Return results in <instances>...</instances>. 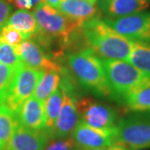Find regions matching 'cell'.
<instances>
[{"mask_svg": "<svg viewBox=\"0 0 150 150\" xmlns=\"http://www.w3.org/2000/svg\"><path fill=\"white\" fill-rule=\"evenodd\" d=\"M80 30L87 47L102 59L128 61L134 42L115 32L102 18L87 21Z\"/></svg>", "mask_w": 150, "mask_h": 150, "instance_id": "6da1fadb", "label": "cell"}, {"mask_svg": "<svg viewBox=\"0 0 150 150\" xmlns=\"http://www.w3.org/2000/svg\"><path fill=\"white\" fill-rule=\"evenodd\" d=\"M64 59L65 67L83 89L99 98H111L100 59L97 58L92 49L86 48L77 52L67 53L62 60Z\"/></svg>", "mask_w": 150, "mask_h": 150, "instance_id": "7a4b0ae2", "label": "cell"}, {"mask_svg": "<svg viewBox=\"0 0 150 150\" xmlns=\"http://www.w3.org/2000/svg\"><path fill=\"white\" fill-rule=\"evenodd\" d=\"M107 79L111 98L124 103L134 91L150 82V74L128 61L100 59Z\"/></svg>", "mask_w": 150, "mask_h": 150, "instance_id": "3957f363", "label": "cell"}, {"mask_svg": "<svg viewBox=\"0 0 150 150\" xmlns=\"http://www.w3.org/2000/svg\"><path fill=\"white\" fill-rule=\"evenodd\" d=\"M116 141L132 150L150 149V112H134L118 120Z\"/></svg>", "mask_w": 150, "mask_h": 150, "instance_id": "277c9868", "label": "cell"}, {"mask_svg": "<svg viewBox=\"0 0 150 150\" xmlns=\"http://www.w3.org/2000/svg\"><path fill=\"white\" fill-rule=\"evenodd\" d=\"M43 74L42 71L33 69L21 63L14 70L6 98V105L16 112L22 103L33 94Z\"/></svg>", "mask_w": 150, "mask_h": 150, "instance_id": "5b68a950", "label": "cell"}, {"mask_svg": "<svg viewBox=\"0 0 150 150\" xmlns=\"http://www.w3.org/2000/svg\"><path fill=\"white\" fill-rule=\"evenodd\" d=\"M79 119L86 124L101 130L117 129L118 113L111 106L99 103L89 97L81 96L76 100Z\"/></svg>", "mask_w": 150, "mask_h": 150, "instance_id": "8992f818", "label": "cell"}, {"mask_svg": "<svg viewBox=\"0 0 150 150\" xmlns=\"http://www.w3.org/2000/svg\"><path fill=\"white\" fill-rule=\"evenodd\" d=\"M103 21L112 29L128 39L150 45V13L139 12L127 16L110 18Z\"/></svg>", "mask_w": 150, "mask_h": 150, "instance_id": "52a82bcc", "label": "cell"}, {"mask_svg": "<svg viewBox=\"0 0 150 150\" xmlns=\"http://www.w3.org/2000/svg\"><path fill=\"white\" fill-rule=\"evenodd\" d=\"M13 48L23 65L43 73L48 71L61 72L62 65L51 59L34 39L24 40Z\"/></svg>", "mask_w": 150, "mask_h": 150, "instance_id": "ba28073f", "label": "cell"}, {"mask_svg": "<svg viewBox=\"0 0 150 150\" xmlns=\"http://www.w3.org/2000/svg\"><path fill=\"white\" fill-rule=\"evenodd\" d=\"M117 129L107 131L95 129L86 124L79 119L73 132V139L76 146L89 150H98L108 149L115 144Z\"/></svg>", "mask_w": 150, "mask_h": 150, "instance_id": "9c48e42d", "label": "cell"}, {"mask_svg": "<svg viewBox=\"0 0 150 150\" xmlns=\"http://www.w3.org/2000/svg\"><path fill=\"white\" fill-rule=\"evenodd\" d=\"M63 94L64 99L60 112L53 129L48 132L51 139L69 137L79 121V115L76 107L77 98L64 92H63Z\"/></svg>", "mask_w": 150, "mask_h": 150, "instance_id": "30bf717a", "label": "cell"}, {"mask_svg": "<svg viewBox=\"0 0 150 150\" xmlns=\"http://www.w3.org/2000/svg\"><path fill=\"white\" fill-rule=\"evenodd\" d=\"M48 140L46 129H29L19 124L12 134L5 150H44Z\"/></svg>", "mask_w": 150, "mask_h": 150, "instance_id": "8fae6325", "label": "cell"}, {"mask_svg": "<svg viewBox=\"0 0 150 150\" xmlns=\"http://www.w3.org/2000/svg\"><path fill=\"white\" fill-rule=\"evenodd\" d=\"M57 9L81 27L95 18H102L97 2L88 0H60Z\"/></svg>", "mask_w": 150, "mask_h": 150, "instance_id": "7c38bea8", "label": "cell"}, {"mask_svg": "<svg viewBox=\"0 0 150 150\" xmlns=\"http://www.w3.org/2000/svg\"><path fill=\"white\" fill-rule=\"evenodd\" d=\"M16 116L20 125L29 129H45L46 117L44 103L30 97L18 108Z\"/></svg>", "mask_w": 150, "mask_h": 150, "instance_id": "4fadbf2b", "label": "cell"}, {"mask_svg": "<svg viewBox=\"0 0 150 150\" xmlns=\"http://www.w3.org/2000/svg\"><path fill=\"white\" fill-rule=\"evenodd\" d=\"M97 4L102 14L110 18L143 12L149 7L148 0H98Z\"/></svg>", "mask_w": 150, "mask_h": 150, "instance_id": "5bb4252c", "label": "cell"}, {"mask_svg": "<svg viewBox=\"0 0 150 150\" xmlns=\"http://www.w3.org/2000/svg\"><path fill=\"white\" fill-rule=\"evenodd\" d=\"M6 24L18 30L23 34L24 40L33 38L38 30L37 22L33 13L25 9H19L11 14Z\"/></svg>", "mask_w": 150, "mask_h": 150, "instance_id": "9a60e30c", "label": "cell"}, {"mask_svg": "<svg viewBox=\"0 0 150 150\" xmlns=\"http://www.w3.org/2000/svg\"><path fill=\"white\" fill-rule=\"evenodd\" d=\"M18 125L15 112L6 104L0 105V150H5L12 134Z\"/></svg>", "mask_w": 150, "mask_h": 150, "instance_id": "2e32d148", "label": "cell"}, {"mask_svg": "<svg viewBox=\"0 0 150 150\" xmlns=\"http://www.w3.org/2000/svg\"><path fill=\"white\" fill-rule=\"evenodd\" d=\"M60 79L61 78L59 72H45L35 88L33 97L42 102H45L48 97L59 88Z\"/></svg>", "mask_w": 150, "mask_h": 150, "instance_id": "e0dca14e", "label": "cell"}, {"mask_svg": "<svg viewBox=\"0 0 150 150\" xmlns=\"http://www.w3.org/2000/svg\"><path fill=\"white\" fill-rule=\"evenodd\" d=\"M123 104L133 112H150V82L132 93Z\"/></svg>", "mask_w": 150, "mask_h": 150, "instance_id": "ac0fdd59", "label": "cell"}, {"mask_svg": "<svg viewBox=\"0 0 150 150\" xmlns=\"http://www.w3.org/2000/svg\"><path fill=\"white\" fill-rule=\"evenodd\" d=\"M63 99H64L63 92L59 88L44 102L45 117H46L45 129L47 132L50 131L54 127L62 108Z\"/></svg>", "mask_w": 150, "mask_h": 150, "instance_id": "d6986e66", "label": "cell"}, {"mask_svg": "<svg viewBox=\"0 0 150 150\" xmlns=\"http://www.w3.org/2000/svg\"><path fill=\"white\" fill-rule=\"evenodd\" d=\"M14 69L0 64V105L5 104L6 98L14 74Z\"/></svg>", "mask_w": 150, "mask_h": 150, "instance_id": "ffe728a7", "label": "cell"}, {"mask_svg": "<svg viewBox=\"0 0 150 150\" xmlns=\"http://www.w3.org/2000/svg\"><path fill=\"white\" fill-rule=\"evenodd\" d=\"M0 64L14 69L21 64L20 59L15 53L13 46L0 42Z\"/></svg>", "mask_w": 150, "mask_h": 150, "instance_id": "44dd1931", "label": "cell"}, {"mask_svg": "<svg viewBox=\"0 0 150 150\" xmlns=\"http://www.w3.org/2000/svg\"><path fill=\"white\" fill-rule=\"evenodd\" d=\"M24 41L23 36L16 28L10 25L5 24L0 30V42L9 44L11 46H17Z\"/></svg>", "mask_w": 150, "mask_h": 150, "instance_id": "7402d4cb", "label": "cell"}, {"mask_svg": "<svg viewBox=\"0 0 150 150\" xmlns=\"http://www.w3.org/2000/svg\"><path fill=\"white\" fill-rule=\"evenodd\" d=\"M76 147L74 140L72 137L52 139L44 150H74Z\"/></svg>", "mask_w": 150, "mask_h": 150, "instance_id": "603a6c76", "label": "cell"}, {"mask_svg": "<svg viewBox=\"0 0 150 150\" xmlns=\"http://www.w3.org/2000/svg\"><path fill=\"white\" fill-rule=\"evenodd\" d=\"M13 7L5 0H0V30L10 18Z\"/></svg>", "mask_w": 150, "mask_h": 150, "instance_id": "cb8c5ba5", "label": "cell"}, {"mask_svg": "<svg viewBox=\"0 0 150 150\" xmlns=\"http://www.w3.org/2000/svg\"><path fill=\"white\" fill-rule=\"evenodd\" d=\"M13 2L15 7L18 9L29 10L33 7L31 0H13Z\"/></svg>", "mask_w": 150, "mask_h": 150, "instance_id": "d4e9b609", "label": "cell"}, {"mask_svg": "<svg viewBox=\"0 0 150 150\" xmlns=\"http://www.w3.org/2000/svg\"><path fill=\"white\" fill-rule=\"evenodd\" d=\"M107 150H132L130 149L129 148L126 147L125 145L122 144H119V143H115L112 145H111L110 147H108Z\"/></svg>", "mask_w": 150, "mask_h": 150, "instance_id": "484cf974", "label": "cell"}, {"mask_svg": "<svg viewBox=\"0 0 150 150\" xmlns=\"http://www.w3.org/2000/svg\"><path fill=\"white\" fill-rule=\"evenodd\" d=\"M44 3L57 8L60 3V0H44Z\"/></svg>", "mask_w": 150, "mask_h": 150, "instance_id": "4316f807", "label": "cell"}, {"mask_svg": "<svg viewBox=\"0 0 150 150\" xmlns=\"http://www.w3.org/2000/svg\"><path fill=\"white\" fill-rule=\"evenodd\" d=\"M31 2H32L33 6L35 7V6H37L38 4H41V3H43L44 0H31Z\"/></svg>", "mask_w": 150, "mask_h": 150, "instance_id": "83f0119b", "label": "cell"}, {"mask_svg": "<svg viewBox=\"0 0 150 150\" xmlns=\"http://www.w3.org/2000/svg\"><path fill=\"white\" fill-rule=\"evenodd\" d=\"M74 150H89V149H82V148H79L78 146L75 147V149ZM98 150H107V149H98Z\"/></svg>", "mask_w": 150, "mask_h": 150, "instance_id": "f1b7e54d", "label": "cell"}, {"mask_svg": "<svg viewBox=\"0 0 150 150\" xmlns=\"http://www.w3.org/2000/svg\"><path fill=\"white\" fill-rule=\"evenodd\" d=\"M88 1H92V2H97L98 0H88Z\"/></svg>", "mask_w": 150, "mask_h": 150, "instance_id": "f546056e", "label": "cell"}]
</instances>
